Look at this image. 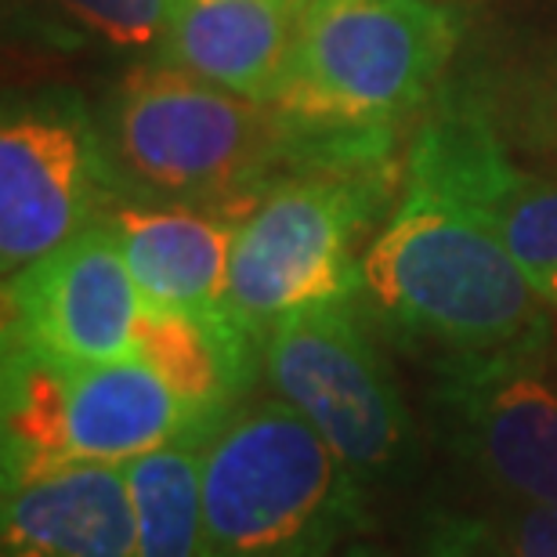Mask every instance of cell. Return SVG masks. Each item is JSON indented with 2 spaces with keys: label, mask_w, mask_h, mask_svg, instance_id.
Listing matches in <instances>:
<instances>
[{
  "label": "cell",
  "mask_w": 557,
  "mask_h": 557,
  "mask_svg": "<svg viewBox=\"0 0 557 557\" xmlns=\"http://www.w3.org/2000/svg\"><path fill=\"white\" fill-rule=\"evenodd\" d=\"M359 308L434 366L554 337L557 322L471 207L406 171L395 214L362 250Z\"/></svg>",
  "instance_id": "6da1fadb"
},
{
  "label": "cell",
  "mask_w": 557,
  "mask_h": 557,
  "mask_svg": "<svg viewBox=\"0 0 557 557\" xmlns=\"http://www.w3.org/2000/svg\"><path fill=\"white\" fill-rule=\"evenodd\" d=\"M460 29L445 0H308L269 106L297 138L387 149L431 102Z\"/></svg>",
  "instance_id": "7a4b0ae2"
},
{
  "label": "cell",
  "mask_w": 557,
  "mask_h": 557,
  "mask_svg": "<svg viewBox=\"0 0 557 557\" xmlns=\"http://www.w3.org/2000/svg\"><path fill=\"white\" fill-rule=\"evenodd\" d=\"M370 496L283 398L243 403L203 445V557H337Z\"/></svg>",
  "instance_id": "3957f363"
},
{
  "label": "cell",
  "mask_w": 557,
  "mask_h": 557,
  "mask_svg": "<svg viewBox=\"0 0 557 557\" xmlns=\"http://www.w3.org/2000/svg\"><path fill=\"white\" fill-rule=\"evenodd\" d=\"M113 127L131 182L228 221L286 177L283 166H297L294 131L269 102L232 95L177 65L131 76Z\"/></svg>",
  "instance_id": "277c9868"
},
{
  "label": "cell",
  "mask_w": 557,
  "mask_h": 557,
  "mask_svg": "<svg viewBox=\"0 0 557 557\" xmlns=\"http://www.w3.org/2000/svg\"><path fill=\"white\" fill-rule=\"evenodd\" d=\"M210 434L214 423L138 355L91 366L4 355V488L65 467H127Z\"/></svg>",
  "instance_id": "5b68a950"
},
{
  "label": "cell",
  "mask_w": 557,
  "mask_h": 557,
  "mask_svg": "<svg viewBox=\"0 0 557 557\" xmlns=\"http://www.w3.org/2000/svg\"><path fill=\"white\" fill-rule=\"evenodd\" d=\"M392 196L384 160L305 166L236 221L228 311L261 337L283 315L359 297V243Z\"/></svg>",
  "instance_id": "8992f818"
},
{
  "label": "cell",
  "mask_w": 557,
  "mask_h": 557,
  "mask_svg": "<svg viewBox=\"0 0 557 557\" xmlns=\"http://www.w3.org/2000/svg\"><path fill=\"white\" fill-rule=\"evenodd\" d=\"M261 373L370 488L413 471L417 431L359 297L289 311L264 333Z\"/></svg>",
  "instance_id": "52a82bcc"
},
{
  "label": "cell",
  "mask_w": 557,
  "mask_h": 557,
  "mask_svg": "<svg viewBox=\"0 0 557 557\" xmlns=\"http://www.w3.org/2000/svg\"><path fill=\"white\" fill-rule=\"evenodd\" d=\"M434 417L445 445L496 499L557 515L554 337L434 366Z\"/></svg>",
  "instance_id": "ba28073f"
},
{
  "label": "cell",
  "mask_w": 557,
  "mask_h": 557,
  "mask_svg": "<svg viewBox=\"0 0 557 557\" xmlns=\"http://www.w3.org/2000/svg\"><path fill=\"white\" fill-rule=\"evenodd\" d=\"M116 177L76 102L8 109L0 127V264L15 275L109 214Z\"/></svg>",
  "instance_id": "9c48e42d"
},
{
  "label": "cell",
  "mask_w": 557,
  "mask_h": 557,
  "mask_svg": "<svg viewBox=\"0 0 557 557\" xmlns=\"http://www.w3.org/2000/svg\"><path fill=\"white\" fill-rule=\"evenodd\" d=\"M141 294L102 218L4 283V355L51 366L131 359Z\"/></svg>",
  "instance_id": "30bf717a"
},
{
  "label": "cell",
  "mask_w": 557,
  "mask_h": 557,
  "mask_svg": "<svg viewBox=\"0 0 557 557\" xmlns=\"http://www.w3.org/2000/svg\"><path fill=\"white\" fill-rule=\"evenodd\" d=\"M406 171L482 214L557 322V177L521 171L478 91L442 95Z\"/></svg>",
  "instance_id": "8fae6325"
},
{
  "label": "cell",
  "mask_w": 557,
  "mask_h": 557,
  "mask_svg": "<svg viewBox=\"0 0 557 557\" xmlns=\"http://www.w3.org/2000/svg\"><path fill=\"white\" fill-rule=\"evenodd\" d=\"M141 305L185 315L228 311L236 221L177 203H127L106 214Z\"/></svg>",
  "instance_id": "7c38bea8"
},
{
  "label": "cell",
  "mask_w": 557,
  "mask_h": 557,
  "mask_svg": "<svg viewBox=\"0 0 557 557\" xmlns=\"http://www.w3.org/2000/svg\"><path fill=\"white\" fill-rule=\"evenodd\" d=\"M0 557H135L124 467H65L4 488Z\"/></svg>",
  "instance_id": "4fadbf2b"
},
{
  "label": "cell",
  "mask_w": 557,
  "mask_h": 557,
  "mask_svg": "<svg viewBox=\"0 0 557 557\" xmlns=\"http://www.w3.org/2000/svg\"><path fill=\"white\" fill-rule=\"evenodd\" d=\"M308 0H182L166 29V65L272 102Z\"/></svg>",
  "instance_id": "5bb4252c"
},
{
  "label": "cell",
  "mask_w": 557,
  "mask_h": 557,
  "mask_svg": "<svg viewBox=\"0 0 557 557\" xmlns=\"http://www.w3.org/2000/svg\"><path fill=\"white\" fill-rule=\"evenodd\" d=\"M203 445L174 442L124 467L135 557H203Z\"/></svg>",
  "instance_id": "9a60e30c"
},
{
  "label": "cell",
  "mask_w": 557,
  "mask_h": 557,
  "mask_svg": "<svg viewBox=\"0 0 557 557\" xmlns=\"http://www.w3.org/2000/svg\"><path fill=\"white\" fill-rule=\"evenodd\" d=\"M478 98L507 145L557 163V44Z\"/></svg>",
  "instance_id": "2e32d148"
},
{
  "label": "cell",
  "mask_w": 557,
  "mask_h": 557,
  "mask_svg": "<svg viewBox=\"0 0 557 557\" xmlns=\"http://www.w3.org/2000/svg\"><path fill=\"white\" fill-rule=\"evenodd\" d=\"M81 26L95 29L98 37L141 48L166 37L174 11L182 0H51Z\"/></svg>",
  "instance_id": "e0dca14e"
},
{
  "label": "cell",
  "mask_w": 557,
  "mask_h": 557,
  "mask_svg": "<svg viewBox=\"0 0 557 557\" xmlns=\"http://www.w3.org/2000/svg\"><path fill=\"white\" fill-rule=\"evenodd\" d=\"M493 529L510 557H557V515L554 510L515 504L493 496Z\"/></svg>",
  "instance_id": "ac0fdd59"
},
{
  "label": "cell",
  "mask_w": 557,
  "mask_h": 557,
  "mask_svg": "<svg viewBox=\"0 0 557 557\" xmlns=\"http://www.w3.org/2000/svg\"><path fill=\"white\" fill-rule=\"evenodd\" d=\"M428 557H510L488 518L434 515L428 521Z\"/></svg>",
  "instance_id": "d6986e66"
},
{
  "label": "cell",
  "mask_w": 557,
  "mask_h": 557,
  "mask_svg": "<svg viewBox=\"0 0 557 557\" xmlns=\"http://www.w3.org/2000/svg\"><path fill=\"white\" fill-rule=\"evenodd\" d=\"M337 557H387L384 550H376V547H370V543H359V540H355V543H348V547H344Z\"/></svg>",
  "instance_id": "ffe728a7"
},
{
  "label": "cell",
  "mask_w": 557,
  "mask_h": 557,
  "mask_svg": "<svg viewBox=\"0 0 557 557\" xmlns=\"http://www.w3.org/2000/svg\"><path fill=\"white\" fill-rule=\"evenodd\" d=\"M554 373H557V337H554Z\"/></svg>",
  "instance_id": "44dd1931"
}]
</instances>
